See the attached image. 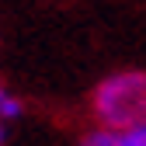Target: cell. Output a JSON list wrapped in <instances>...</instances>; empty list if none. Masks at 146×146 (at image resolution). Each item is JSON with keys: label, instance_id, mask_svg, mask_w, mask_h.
<instances>
[{"label": "cell", "instance_id": "obj_1", "mask_svg": "<svg viewBox=\"0 0 146 146\" xmlns=\"http://www.w3.org/2000/svg\"><path fill=\"white\" fill-rule=\"evenodd\" d=\"M90 125L104 129H132L146 122V70L118 66L94 84L87 98Z\"/></svg>", "mask_w": 146, "mask_h": 146}, {"label": "cell", "instance_id": "obj_2", "mask_svg": "<svg viewBox=\"0 0 146 146\" xmlns=\"http://www.w3.org/2000/svg\"><path fill=\"white\" fill-rule=\"evenodd\" d=\"M73 146H136L129 129H104V125H90L77 136Z\"/></svg>", "mask_w": 146, "mask_h": 146}, {"label": "cell", "instance_id": "obj_3", "mask_svg": "<svg viewBox=\"0 0 146 146\" xmlns=\"http://www.w3.org/2000/svg\"><path fill=\"white\" fill-rule=\"evenodd\" d=\"M25 111H28L25 98L17 94L11 84H4V80H0V122L14 125V122H21V118H25Z\"/></svg>", "mask_w": 146, "mask_h": 146}, {"label": "cell", "instance_id": "obj_4", "mask_svg": "<svg viewBox=\"0 0 146 146\" xmlns=\"http://www.w3.org/2000/svg\"><path fill=\"white\" fill-rule=\"evenodd\" d=\"M7 143V122H0V146Z\"/></svg>", "mask_w": 146, "mask_h": 146}]
</instances>
